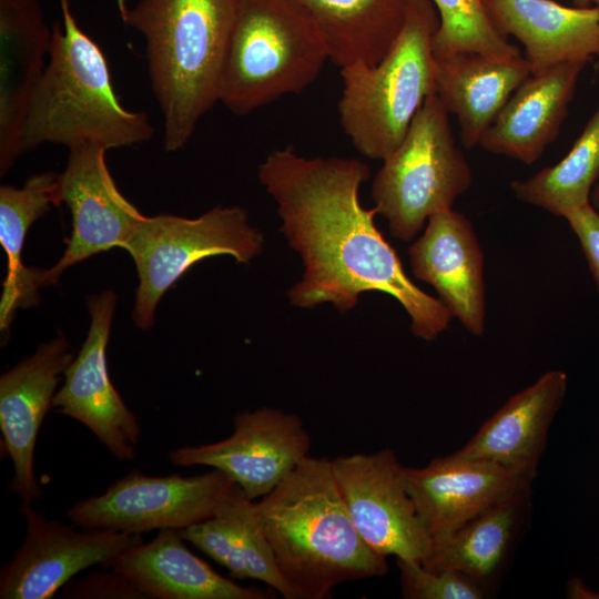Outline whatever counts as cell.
Listing matches in <instances>:
<instances>
[{"label":"cell","instance_id":"cell-31","mask_svg":"<svg viewBox=\"0 0 599 599\" xmlns=\"http://www.w3.org/2000/svg\"><path fill=\"white\" fill-rule=\"evenodd\" d=\"M60 598L145 599L146 596L130 579L111 569V571H94L69 581Z\"/></svg>","mask_w":599,"mask_h":599},{"label":"cell","instance_id":"cell-20","mask_svg":"<svg viewBox=\"0 0 599 599\" xmlns=\"http://www.w3.org/2000/svg\"><path fill=\"white\" fill-rule=\"evenodd\" d=\"M587 63L565 62L531 74L485 131L479 146L527 165L535 163L557 139Z\"/></svg>","mask_w":599,"mask_h":599},{"label":"cell","instance_id":"cell-2","mask_svg":"<svg viewBox=\"0 0 599 599\" xmlns=\"http://www.w3.org/2000/svg\"><path fill=\"white\" fill-rule=\"evenodd\" d=\"M253 506L296 599L328 598L343 582L388 571L357 531L326 457L307 456Z\"/></svg>","mask_w":599,"mask_h":599},{"label":"cell","instance_id":"cell-4","mask_svg":"<svg viewBox=\"0 0 599 599\" xmlns=\"http://www.w3.org/2000/svg\"><path fill=\"white\" fill-rule=\"evenodd\" d=\"M59 3L62 21L52 26L49 61L29 103L21 152L44 143L108 150L150 140L149 115L122 105L102 49L79 26L70 0Z\"/></svg>","mask_w":599,"mask_h":599},{"label":"cell","instance_id":"cell-27","mask_svg":"<svg viewBox=\"0 0 599 599\" xmlns=\"http://www.w3.org/2000/svg\"><path fill=\"white\" fill-rule=\"evenodd\" d=\"M58 174L52 172L30 176L20 189L0 187V243L8 265L0 303L1 329H7L18 308L39 302L38 290L44 286V270L26 267L21 261L26 234L31 224L51 206L60 205Z\"/></svg>","mask_w":599,"mask_h":599},{"label":"cell","instance_id":"cell-11","mask_svg":"<svg viewBox=\"0 0 599 599\" xmlns=\"http://www.w3.org/2000/svg\"><path fill=\"white\" fill-rule=\"evenodd\" d=\"M26 521L21 546L0 571L1 599H50L80 571L104 567L143 542L141 534L88 529L48 520L32 504H22Z\"/></svg>","mask_w":599,"mask_h":599},{"label":"cell","instance_id":"cell-16","mask_svg":"<svg viewBox=\"0 0 599 599\" xmlns=\"http://www.w3.org/2000/svg\"><path fill=\"white\" fill-rule=\"evenodd\" d=\"M414 276L432 285L473 335L486 325L484 253L471 222L453 209L432 215L408 251Z\"/></svg>","mask_w":599,"mask_h":599},{"label":"cell","instance_id":"cell-5","mask_svg":"<svg viewBox=\"0 0 599 599\" xmlns=\"http://www.w3.org/2000/svg\"><path fill=\"white\" fill-rule=\"evenodd\" d=\"M328 60L318 27L298 0H237L219 102L248 114L306 90Z\"/></svg>","mask_w":599,"mask_h":599},{"label":"cell","instance_id":"cell-6","mask_svg":"<svg viewBox=\"0 0 599 599\" xmlns=\"http://www.w3.org/2000/svg\"><path fill=\"white\" fill-rule=\"evenodd\" d=\"M438 26L432 0H410L403 30L380 62L341 69L339 123L364 156L384 160L389 155L425 100L436 94L433 38Z\"/></svg>","mask_w":599,"mask_h":599},{"label":"cell","instance_id":"cell-34","mask_svg":"<svg viewBox=\"0 0 599 599\" xmlns=\"http://www.w3.org/2000/svg\"><path fill=\"white\" fill-rule=\"evenodd\" d=\"M590 204L599 211V180L595 184L590 194Z\"/></svg>","mask_w":599,"mask_h":599},{"label":"cell","instance_id":"cell-9","mask_svg":"<svg viewBox=\"0 0 599 599\" xmlns=\"http://www.w3.org/2000/svg\"><path fill=\"white\" fill-rule=\"evenodd\" d=\"M235 483L224 473L149 476L134 469L101 495L75 502L68 519L80 528L142 534L182 530L214 516Z\"/></svg>","mask_w":599,"mask_h":599},{"label":"cell","instance_id":"cell-10","mask_svg":"<svg viewBox=\"0 0 599 599\" xmlns=\"http://www.w3.org/2000/svg\"><path fill=\"white\" fill-rule=\"evenodd\" d=\"M349 516L366 544L383 557L422 562L432 538L423 527L405 481V467L385 448L332 460Z\"/></svg>","mask_w":599,"mask_h":599},{"label":"cell","instance_id":"cell-38","mask_svg":"<svg viewBox=\"0 0 599 599\" xmlns=\"http://www.w3.org/2000/svg\"><path fill=\"white\" fill-rule=\"evenodd\" d=\"M485 1V0H484Z\"/></svg>","mask_w":599,"mask_h":599},{"label":"cell","instance_id":"cell-22","mask_svg":"<svg viewBox=\"0 0 599 599\" xmlns=\"http://www.w3.org/2000/svg\"><path fill=\"white\" fill-rule=\"evenodd\" d=\"M500 33L519 40L531 74L558 64L599 58V10L568 8L554 0H485Z\"/></svg>","mask_w":599,"mask_h":599},{"label":"cell","instance_id":"cell-23","mask_svg":"<svg viewBox=\"0 0 599 599\" xmlns=\"http://www.w3.org/2000/svg\"><path fill=\"white\" fill-rule=\"evenodd\" d=\"M103 568L130 579L148 599H265L256 588L221 576L184 544L179 529H160L150 541L119 555Z\"/></svg>","mask_w":599,"mask_h":599},{"label":"cell","instance_id":"cell-14","mask_svg":"<svg viewBox=\"0 0 599 599\" xmlns=\"http://www.w3.org/2000/svg\"><path fill=\"white\" fill-rule=\"evenodd\" d=\"M115 307L113 292L88 300L91 325L78 356L67 368L52 408L85 427L120 461L132 460L140 440V424L114 388L106 366V345Z\"/></svg>","mask_w":599,"mask_h":599},{"label":"cell","instance_id":"cell-8","mask_svg":"<svg viewBox=\"0 0 599 599\" xmlns=\"http://www.w3.org/2000/svg\"><path fill=\"white\" fill-rule=\"evenodd\" d=\"M263 242V234L238 206H216L197 219L144 216L124 247L139 277L132 315L135 325L152 326L161 297L199 261L231 255L240 263H248L261 252Z\"/></svg>","mask_w":599,"mask_h":599},{"label":"cell","instance_id":"cell-32","mask_svg":"<svg viewBox=\"0 0 599 599\" xmlns=\"http://www.w3.org/2000/svg\"><path fill=\"white\" fill-rule=\"evenodd\" d=\"M564 219L580 243L599 294V211L588 203L567 213Z\"/></svg>","mask_w":599,"mask_h":599},{"label":"cell","instance_id":"cell-7","mask_svg":"<svg viewBox=\"0 0 599 599\" xmlns=\"http://www.w3.org/2000/svg\"><path fill=\"white\" fill-rule=\"evenodd\" d=\"M383 161L373 180L372 196L389 233L410 241L428 219L453 209L473 183V172L437 94L429 95L414 116L400 144Z\"/></svg>","mask_w":599,"mask_h":599},{"label":"cell","instance_id":"cell-13","mask_svg":"<svg viewBox=\"0 0 599 599\" xmlns=\"http://www.w3.org/2000/svg\"><path fill=\"white\" fill-rule=\"evenodd\" d=\"M104 148L85 143L69 149L58 174V200L72 215V234L62 257L44 270V286L70 266L113 247L124 248L144 219L118 190L105 162Z\"/></svg>","mask_w":599,"mask_h":599},{"label":"cell","instance_id":"cell-15","mask_svg":"<svg viewBox=\"0 0 599 599\" xmlns=\"http://www.w3.org/2000/svg\"><path fill=\"white\" fill-rule=\"evenodd\" d=\"M73 359L67 338L60 334L0 377L2 446L13 465L9 489L24 504L42 497L34 475L37 437L57 385Z\"/></svg>","mask_w":599,"mask_h":599},{"label":"cell","instance_id":"cell-35","mask_svg":"<svg viewBox=\"0 0 599 599\" xmlns=\"http://www.w3.org/2000/svg\"><path fill=\"white\" fill-rule=\"evenodd\" d=\"M115 1H116V6H118L120 17H122L124 14V12L126 11V9L129 8L126 6L128 0H115Z\"/></svg>","mask_w":599,"mask_h":599},{"label":"cell","instance_id":"cell-21","mask_svg":"<svg viewBox=\"0 0 599 599\" xmlns=\"http://www.w3.org/2000/svg\"><path fill=\"white\" fill-rule=\"evenodd\" d=\"M567 388L564 370L544 373L510 396L455 454L537 475L550 426Z\"/></svg>","mask_w":599,"mask_h":599},{"label":"cell","instance_id":"cell-24","mask_svg":"<svg viewBox=\"0 0 599 599\" xmlns=\"http://www.w3.org/2000/svg\"><path fill=\"white\" fill-rule=\"evenodd\" d=\"M436 59V94L454 114L464 148L480 139L516 89L531 75L524 57L494 59L476 52H457Z\"/></svg>","mask_w":599,"mask_h":599},{"label":"cell","instance_id":"cell-19","mask_svg":"<svg viewBox=\"0 0 599 599\" xmlns=\"http://www.w3.org/2000/svg\"><path fill=\"white\" fill-rule=\"evenodd\" d=\"M532 514V483L524 484L441 537L433 538L420 562L430 570L454 569L490 595L505 575Z\"/></svg>","mask_w":599,"mask_h":599},{"label":"cell","instance_id":"cell-33","mask_svg":"<svg viewBox=\"0 0 599 599\" xmlns=\"http://www.w3.org/2000/svg\"><path fill=\"white\" fill-rule=\"evenodd\" d=\"M566 597L569 599H599V592L590 589L579 577H572L567 582Z\"/></svg>","mask_w":599,"mask_h":599},{"label":"cell","instance_id":"cell-37","mask_svg":"<svg viewBox=\"0 0 599 599\" xmlns=\"http://www.w3.org/2000/svg\"><path fill=\"white\" fill-rule=\"evenodd\" d=\"M592 3H593V4H595V7H597V8H598V10H599V0H592Z\"/></svg>","mask_w":599,"mask_h":599},{"label":"cell","instance_id":"cell-25","mask_svg":"<svg viewBox=\"0 0 599 599\" xmlns=\"http://www.w3.org/2000/svg\"><path fill=\"white\" fill-rule=\"evenodd\" d=\"M253 502L235 484L214 516L180 530L181 535L227 568L233 577L262 581L282 597L296 599L293 588L278 569Z\"/></svg>","mask_w":599,"mask_h":599},{"label":"cell","instance_id":"cell-12","mask_svg":"<svg viewBox=\"0 0 599 599\" xmlns=\"http://www.w3.org/2000/svg\"><path fill=\"white\" fill-rule=\"evenodd\" d=\"M311 439L293 414L264 407L234 417L227 438L170 451L176 466H207L227 475L255 500L268 495L308 456Z\"/></svg>","mask_w":599,"mask_h":599},{"label":"cell","instance_id":"cell-28","mask_svg":"<svg viewBox=\"0 0 599 599\" xmlns=\"http://www.w3.org/2000/svg\"><path fill=\"white\" fill-rule=\"evenodd\" d=\"M599 180V105L567 155L532 176L514 180L512 194L519 201L564 217L590 203Z\"/></svg>","mask_w":599,"mask_h":599},{"label":"cell","instance_id":"cell-18","mask_svg":"<svg viewBox=\"0 0 599 599\" xmlns=\"http://www.w3.org/2000/svg\"><path fill=\"white\" fill-rule=\"evenodd\" d=\"M52 29L38 0H0V174L21 152L31 97L45 68Z\"/></svg>","mask_w":599,"mask_h":599},{"label":"cell","instance_id":"cell-30","mask_svg":"<svg viewBox=\"0 0 599 599\" xmlns=\"http://www.w3.org/2000/svg\"><path fill=\"white\" fill-rule=\"evenodd\" d=\"M406 599H484L490 592L471 577L454 570H430L419 561L396 558Z\"/></svg>","mask_w":599,"mask_h":599},{"label":"cell","instance_id":"cell-1","mask_svg":"<svg viewBox=\"0 0 599 599\" xmlns=\"http://www.w3.org/2000/svg\"><path fill=\"white\" fill-rule=\"evenodd\" d=\"M369 175L359 160L306 158L293 145L274 150L260 164L258 179L277 205L281 231L305 267L290 300L300 307L331 303L346 312L362 293L382 292L402 304L415 336L432 341L453 316L407 276L375 224L377 210L362 206L359 187Z\"/></svg>","mask_w":599,"mask_h":599},{"label":"cell","instance_id":"cell-36","mask_svg":"<svg viewBox=\"0 0 599 599\" xmlns=\"http://www.w3.org/2000/svg\"><path fill=\"white\" fill-rule=\"evenodd\" d=\"M578 7H589L592 3V0H573Z\"/></svg>","mask_w":599,"mask_h":599},{"label":"cell","instance_id":"cell-17","mask_svg":"<svg viewBox=\"0 0 599 599\" xmlns=\"http://www.w3.org/2000/svg\"><path fill=\"white\" fill-rule=\"evenodd\" d=\"M537 475L455 453L420 468L405 467V481L430 538L447 535Z\"/></svg>","mask_w":599,"mask_h":599},{"label":"cell","instance_id":"cell-26","mask_svg":"<svg viewBox=\"0 0 599 599\" xmlns=\"http://www.w3.org/2000/svg\"><path fill=\"white\" fill-rule=\"evenodd\" d=\"M339 69L380 62L397 41L410 0H298Z\"/></svg>","mask_w":599,"mask_h":599},{"label":"cell","instance_id":"cell-29","mask_svg":"<svg viewBox=\"0 0 599 599\" xmlns=\"http://www.w3.org/2000/svg\"><path fill=\"white\" fill-rule=\"evenodd\" d=\"M439 26L433 38L435 58L457 52H476L494 59L520 57V51L510 43L493 23L484 0H432Z\"/></svg>","mask_w":599,"mask_h":599},{"label":"cell","instance_id":"cell-3","mask_svg":"<svg viewBox=\"0 0 599 599\" xmlns=\"http://www.w3.org/2000/svg\"><path fill=\"white\" fill-rule=\"evenodd\" d=\"M236 6L237 0H139L121 17L145 40L166 151L182 149L219 102Z\"/></svg>","mask_w":599,"mask_h":599}]
</instances>
